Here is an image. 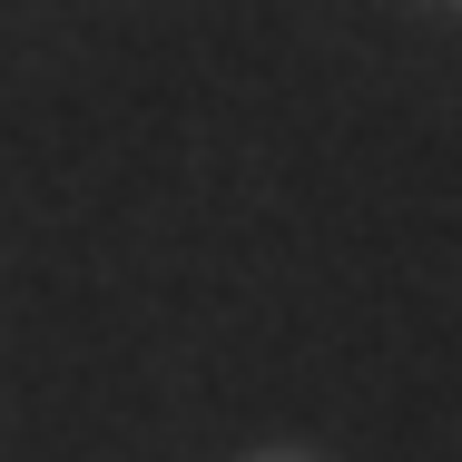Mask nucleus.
Returning <instances> with one entry per match:
<instances>
[{"instance_id":"obj_1","label":"nucleus","mask_w":462,"mask_h":462,"mask_svg":"<svg viewBox=\"0 0 462 462\" xmlns=\"http://www.w3.org/2000/svg\"><path fill=\"white\" fill-rule=\"evenodd\" d=\"M246 462H325V453H246Z\"/></svg>"}]
</instances>
